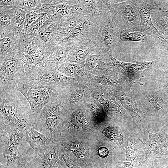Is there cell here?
I'll use <instances>...</instances> for the list:
<instances>
[{"label": "cell", "mask_w": 168, "mask_h": 168, "mask_svg": "<svg viewBox=\"0 0 168 168\" xmlns=\"http://www.w3.org/2000/svg\"><path fill=\"white\" fill-rule=\"evenodd\" d=\"M30 110L28 101L17 90L0 92V121L5 124L29 131L34 127Z\"/></svg>", "instance_id": "obj_1"}, {"label": "cell", "mask_w": 168, "mask_h": 168, "mask_svg": "<svg viewBox=\"0 0 168 168\" xmlns=\"http://www.w3.org/2000/svg\"><path fill=\"white\" fill-rule=\"evenodd\" d=\"M72 110L68 98L62 92L44 107L34 127L46 137L56 139L58 126L69 117Z\"/></svg>", "instance_id": "obj_2"}, {"label": "cell", "mask_w": 168, "mask_h": 168, "mask_svg": "<svg viewBox=\"0 0 168 168\" xmlns=\"http://www.w3.org/2000/svg\"><path fill=\"white\" fill-rule=\"evenodd\" d=\"M41 83L39 81H32L20 85L17 89L30 104V117L34 126L44 107L62 93L64 86Z\"/></svg>", "instance_id": "obj_3"}, {"label": "cell", "mask_w": 168, "mask_h": 168, "mask_svg": "<svg viewBox=\"0 0 168 168\" xmlns=\"http://www.w3.org/2000/svg\"><path fill=\"white\" fill-rule=\"evenodd\" d=\"M21 53L18 44L0 57V92L17 90L20 85L28 82Z\"/></svg>", "instance_id": "obj_4"}, {"label": "cell", "mask_w": 168, "mask_h": 168, "mask_svg": "<svg viewBox=\"0 0 168 168\" xmlns=\"http://www.w3.org/2000/svg\"><path fill=\"white\" fill-rule=\"evenodd\" d=\"M98 27L93 41L98 49L106 58L112 56L119 44L120 30L110 13L97 23Z\"/></svg>", "instance_id": "obj_5"}, {"label": "cell", "mask_w": 168, "mask_h": 168, "mask_svg": "<svg viewBox=\"0 0 168 168\" xmlns=\"http://www.w3.org/2000/svg\"><path fill=\"white\" fill-rule=\"evenodd\" d=\"M120 30H133L140 22L138 12L132 0H103Z\"/></svg>", "instance_id": "obj_6"}, {"label": "cell", "mask_w": 168, "mask_h": 168, "mask_svg": "<svg viewBox=\"0 0 168 168\" xmlns=\"http://www.w3.org/2000/svg\"><path fill=\"white\" fill-rule=\"evenodd\" d=\"M66 2L42 4L40 10L41 13L46 14L52 23H59L77 17H86L85 7L81 0L75 5H68Z\"/></svg>", "instance_id": "obj_7"}, {"label": "cell", "mask_w": 168, "mask_h": 168, "mask_svg": "<svg viewBox=\"0 0 168 168\" xmlns=\"http://www.w3.org/2000/svg\"><path fill=\"white\" fill-rule=\"evenodd\" d=\"M147 130L149 135L147 143L140 140L144 149L142 161L147 162L155 158L168 157V127H163L156 133Z\"/></svg>", "instance_id": "obj_8"}, {"label": "cell", "mask_w": 168, "mask_h": 168, "mask_svg": "<svg viewBox=\"0 0 168 168\" xmlns=\"http://www.w3.org/2000/svg\"><path fill=\"white\" fill-rule=\"evenodd\" d=\"M0 152L18 154L20 147L25 139V129L12 127L0 121Z\"/></svg>", "instance_id": "obj_9"}, {"label": "cell", "mask_w": 168, "mask_h": 168, "mask_svg": "<svg viewBox=\"0 0 168 168\" xmlns=\"http://www.w3.org/2000/svg\"><path fill=\"white\" fill-rule=\"evenodd\" d=\"M91 122H92L91 115L84 102L73 108L69 117L59 124L57 135L58 137L66 134L73 129L85 128Z\"/></svg>", "instance_id": "obj_10"}, {"label": "cell", "mask_w": 168, "mask_h": 168, "mask_svg": "<svg viewBox=\"0 0 168 168\" xmlns=\"http://www.w3.org/2000/svg\"><path fill=\"white\" fill-rule=\"evenodd\" d=\"M132 1L137 8L140 18L139 26L132 30L142 32L158 39L161 38H164L154 26L150 15L152 10L158 8V4H148L140 0H132Z\"/></svg>", "instance_id": "obj_11"}, {"label": "cell", "mask_w": 168, "mask_h": 168, "mask_svg": "<svg viewBox=\"0 0 168 168\" xmlns=\"http://www.w3.org/2000/svg\"><path fill=\"white\" fill-rule=\"evenodd\" d=\"M98 27L93 18L86 16L85 20L78 25L71 33L59 42L69 47L73 44L86 40L92 41Z\"/></svg>", "instance_id": "obj_12"}, {"label": "cell", "mask_w": 168, "mask_h": 168, "mask_svg": "<svg viewBox=\"0 0 168 168\" xmlns=\"http://www.w3.org/2000/svg\"><path fill=\"white\" fill-rule=\"evenodd\" d=\"M94 83L74 81L64 86L63 92L73 108L91 96Z\"/></svg>", "instance_id": "obj_13"}, {"label": "cell", "mask_w": 168, "mask_h": 168, "mask_svg": "<svg viewBox=\"0 0 168 168\" xmlns=\"http://www.w3.org/2000/svg\"><path fill=\"white\" fill-rule=\"evenodd\" d=\"M26 141L35 154L41 156L58 143L52 137L48 138L36 130L34 127L29 131L25 129Z\"/></svg>", "instance_id": "obj_14"}, {"label": "cell", "mask_w": 168, "mask_h": 168, "mask_svg": "<svg viewBox=\"0 0 168 168\" xmlns=\"http://www.w3.org/2000/svg\"><path fill=\"white\" fill-rule=\"evenodd\" d=\"M83 65L89 72L96 76L110 75L117 72L99 50L89 55Z\"/></svg>", "instance_id": "obj_15"}, {"label": "cell", "mask_w": 168, "mask_h": 168, "mask_svg": "<svg viewBox=\"0 0 168 168\" xmlns=\"http://www.w3.org/2000/svg\"><path fill=\"white\" fill-rule=\"evenodd\" d=\"M39 156L25 139L20 147L16 162L9 166L0 163V168H39Z\"/></svg>", "instance_id": "obj_16"}, {"label": "cell", "mask_w": 168, "mask_h": 168, "mask_svg": "<svg viewBox=\"0 0 168 168\" xmlns=\"http://www.w3.org/2000/svg\"><path fill=\"white\" fill-rule=\"evenodd\" d=\"M98 50L92 41L77 42L69 47L67 60L84 65L89 56Z\"/></svg>", "instance_id": "obj_17"}, {"label": "cell", "mask_w": 168, "mask_h": 168, "mask_svg": "<svg viewBox=\"0 0 168 168\" xmlns=\"http://www.w3.org/2000/svg\"><path fill=\"white\" fill-rule=\"evenodd\" d=\"M22 33L11 24L0 26V57L22 41Z\"/></svg>", "instance_id": "obj_18"}, {"label": "cell", "mask_w": 168, "mask_h": 168, "mask_svg": "<svg viewBox=\"0 0 168 168\" xmlns=\"http://www.w3.org/2000/svg\"><path fill=\"white\" fill-rule=\"evenodd\" d=\"M57 70L67 77L80 81L95 83L96 76L89 72L83 65L78 63L67 60Z\"/></svg>", "instance_id": "obj_19"}, {"label": "cell", "mask_w": 168, "mask_h": 168, "mask_svg": "<svg viewBox=\"0 0 168 168\" xmlns=\"http://www.w3.org/2000/svg\"><path fill=\"white\" fill-rule=\"evenodd\" d=\"M58 143L61 147L67 149L75 156L77 163L80 166L86 167L91 164L89 151L83 143L68 139L60 140Z\"/></svg>", "instance_id": "obj_20"}, {"label": "cell", "mask_w": 168, "mask_h": 168, "mask_svg": "<svg viewBox=\"0 0 168 168\" xmlns=\"http://www.w3.org/2000/svg\"><path fill=\"white\" fill-rule=\"evenodd\" d=\"M58 24L52 23L32 39L36 46L44 54L58 43L56 36Z\"/></svg>", "instance_id": "obj_21"}, {"label": "cell", "mask_w": 168, "mask_h": 168, "mask_svg": "<svg viewBox=\"0 0 168 168\" xmlns=\"http://www.w3.org/2000/svg\"><path fill=\"white\" fill-rule=\"evenodd\" d=\"M69 48L68 45L59 42L44 54L51 69L57 70L67 60Z\"/></svg>", "instance_id": "obj_22"}, {"label": "cell", "mask_w": 168, "mask_h": 168, "mask_svg": "<svg viewBox=\"0 0 168 168\" xmlns=\"http://www.w3.org/2000/svg\"><path fill=\"white\" fill-rule=\"evenodd\" d=\"M113 95L131 114L135 123L141 130L144 129V119L142 112L135 102L122 92L112 90Z\"/></svg>", "instance_id": "obj_23"}, {"label": "cell", "mask_w": 168, "mask_h": 168, "mask_svg": "<svg viewBox=\"0 0 168 168\" xmlns=\"http://www.w3.org/2000/svg\"><path fill=\"white\" fill-rule=\"evenodd\" d=\"M60 148V146L57 144L42 156H39V168H66L64 163L59 158Z\"/></svg>", "instance_id": "obj_24"}, {"label": "cell", "mask_w": 168, "mask_h": 168, "mask_svg": "<svg viewBox=\"0 0 168 168\" xmlns=\"http://www.w3.org/2000/svg\"><path fill=\"white\" fill-rule=\"evenodd\" d=\"M85 7L86 16L96 20L97 23L110 12L103 0H81Z\"/></svg>", "instance_id": "obj_25"}, {"label": "cell", "mask_w": 168, "mask_h": 168, "mask_svg": "<svg viewBox=\"0 0 168 168\" xmlns=\"http://www.w3.org/2000/svg\"><path fill=\"white\" fill-rule=\"evenodd\" d=\"M77 79L66 76L57 70L49 69L38 76L35 80L49 84L65 86ZM34 80V81H35Z\"/></svg>", "instance_id": "obj_26"}, {"label": "cell", "mask_w": 168, "mask_h": 168, "mask_svg": "<svg viewBox=\"0 0 168 168\" xmlns=\"http://www.w3.org/2000/svg\"><path fill=\"white\" fill-rule=\"evenodd\" d=\"M84 102L90 112L94 124L101 125L107 121V114L102 105L98 101L91 96Z\"/></svg>", "instance_id": "obj_27"}, {"label": "cell", "mask_w": 168, "mask_h": 168, "mask_svg": "<svg viewBox=\"0 0 168 168\" xmlns=\"http://www.w3.org/2000/svg\"><path fill=\"white\" fill-rule=\"evenodd\" d=\"M52 23L48 16L44 13L28 27L24 28L22 33L26 39H32Z\"/></svg>", "instance_id": "obj_28"}, {"label": "cell", "mask_w": 168, "mask_h": 168, "mask_svg": "<svg viewBox=\"0 0 168 168\" xmlns=\"http://www.w3.org/2000/svg\"><path fill=\"white\" fill-rule=\"evenodd\" d=\"M119 39L124 41L144 42L147 41V37L146 34L130 29H125L121 30L119 34Z\"/></svg>", "instance_id": "obj_29"}, {"label": "cell", "mask_w": 168, "mask_h": 168, "mask_svg": "<svg viewBox=\"0 0 168 168\" xmlns=\"http://www.w3.org/2000/svg\"><path fill=\"white\" fill-rule=\"evenodd\" d=\"M103 134L106 139L116 144L119 147H123V138L122 135L115 128L111 126L104 128Z\"/></svg>", "instance_id": "obj_30"}, {"label": "cell", "mask_w": 168, "mask_h": 168, "mask_svg": "<svg viewBox=\"0 0 168 168\" xmlns=\"http://www.w3.org/2000/svg\"><path fill=\"white\" fill-rule=\"evenodd\" d=\"M165 98L159 95H151L148 101L156 111L160 113L165 112L167 110L168 104Z\"/></svg>", "instance_id": "obj_31"}, {"label": "cell", "mask_w": 168, "mask_h": 168, "mask_svg": "<svg viewBox=\"0 0 168 168\" xmlns=\"http://www.w3.org/2000/svg\"><path fill=\"white\" fill-rule=\"evenodd\" d=\"M16 7L19 8L26 12L40 8L42 6L41 0H15Z\"/></svg>", "instance_id": "obj_32"}, {"label": "cell", "mask_w": 168, "mask_h": 168, "mask_svg": "<svg viewBox=\"0 0 168 168\" xmlns=\"http://www.w3.org/2000/svg\"><path fill=\"white\" fill-rule=\"evenodd\" d=\"M26 15L25 11L16 7L11 24L20 32H22L24 28Z\"/></svg>", "instance_id": "obj_33"}, {"label": "cell", "mask_w": 168, "mask_h": 168, "mask_svg": "<svg viewBox=\"0 0 168 168\" xmlns=\"http://www.w3.org/2000/svg\"><path fill=\"white\" fill-rule=\"evenodd\" d=\"M154 26L164 38L168 40V19L159 13L153 19Z\"/></svg>", "instance_id": "obj_34"}, {"label": "cell", "mask_w": 168, "mask_h": 168, "mask_svg": "<svg viewBox=\"0 0 168 168\" xmlns=\"http://www.w3.org/2000/svg\"><path fill=\"white\" fill-rule=\"evenodd\" d=\"M16 8V7L10 8L0 7V26H6L11 24Z\"/></svg>", "instance_id": "obj_35"}, {"label": "cell", "mask_w": 168, "mask_h": 168, "mask_svg": "<svg viewBox=\"0 0 168 168\" xmlns=\"http://www.w3.org/2000/svg\"><path fill=\"white\" fill-rule=\"evenodd\" d=\"M59 153L63 159L67 168H81L73 158L69 157L66 154L64 148L61 147Z\"/></svg>", "instance_id": "obj_36"}, {"label": "cell", "mask_w": 168, "mask_h": 168, "mask_svg": "<svg viewBox=\"0 0 168 168\" xmlns=\"http://www.w3.org/2000/svg\"><path fill=\"white\" fill-rule=\"evenodd\" d=\"M40 9L26 12L24 28L28 27L44 13H41Z\"/></svg>", "instance_id": "obj_37"}, {"label": "cell", "mask_w": 168, "mask_h": 168, "mask_svg": "<svg viewBox=\"0 0 168 168\" xmlns=\"http://www.w3.org/2000/svg\"><path fill=\"white\" fill-rule=\"evenodd\" d=\"M114 168H138L132 162L121 161L118 162Z\"/></svg>", "instance_id": "obj_38"}, {"label": "cell", "mask_w": 168, "mask_h": 168, "mask_svg": "<svg viewBox=\"0 0 168 168\" xmlns=\"http://www.w3.org/2000/svg\"><path fill=\"white\" fill-rule=\"evenodd\" d=\"M159 5V13L168 19V5L160 3Z\"/></svg>", "instance_id": "obj_39"}, {"label": "cell", "mask_w": 168, "mask_h": 168, "mask_svg": "<svg viewBox=\"0 0 168 168\" xmlns=\"http://www.w3.org/2000/svg\"><path fill=\"white\" fill-rule=\"evenodd\" d=\"M15 0L0 1V7L7 8H13L16 7L15 4Z\"/></svg>", "instance_id": "obj_40"}, {"label": "cell", "mask_w": 168, "mask_h": 168, "mask_svg": "<svg viewBox=\"0 0 168 168\" xmlns=\"http://www.w3.org/2000/svg\"><path fill=\"white\" fill-rule=\"evenodd\" d=\"M109 154V150L105 147H101L99 148L98 150L99 156L103 158H105L108 156Z\"/></svg>", "instance_id": "obj_41"}, {"label": "cell", "mask_w": 168, "mask_h": 168, "mask_svg": "<svg viewBox=\"0 0 168 168\" xmlns=\"http://www.w3.org/2000/svg\"><path fill=\"white\" fill-rule=\"evenodd\" d=\"M67 0H41L42 4H60L66 3Z\"/></svg>", "instance_id": "obj_42"}, {"label": "cell", "mask_w": 168, "mask_h": 168, "mask_svg": "<svg viewBox=\"0 0 168 168\" xmlns=\"http://www.w3.org/2000/svg\"><path fill=\"white\" fill-rule=\"evenodd\" d=\"M159 40H160L163 46L168 53V40L164 38H161Z\"/></svg>", "instance_id": "obj_43"}, {"label": "cell", "mask_w": 168, "mask_h": 168, "mask_svg": "<svg viewBox=\"0 0 168 168\" xmlns=\"http://www.w3.org/2000/svg\"><path fill=\"white\" fill-rule=\"evenodd\" d=\"M163 89L165 93L168 96V83H166L163 85Z\"/></svg>", "instance_id": "obj_44"}, {"label": "cell", "mask_w": 168, "mask_h": 168, "mask_svg": "<svg viewBox=\"0 0 168 168\" xmlns=\"http://www.w3.org/2000/svg\"><path fill=\"white\" fill-rule=\"evenodd\" d=\"M148 168H155L153 165V163L152 164L151 162H150L148 166ZM164 168H168V165L166 167Z\"/></svg>", "instance_id": "obj_45"}, {"label": "cell", "mask_w": 168, "mask_h": 168, "mask_svg": "<svg viewBox=\"0 0 168 168\" xmlns=\"http://www.w3.org/2000/svg\"><path fill=\"white\" fill-rule=\"evenodd\" d=\"M140 168H146L145 167V166H142Z\"/></svg>", "instance_id": "obj_46"}, {"label": "cell", "mask_w": 168, "mask_h": 168, "mask_svg": "<svg viewBox=\"0 0 168 168\" xmlns=\"http://www.w3.org/2000/svg\"><path fill=\"white\" fill-rule=\"evenodd\" d=\"M67 168V167H66V168Z\"/></svg>", "instance_id": "obj_47"}]
</instances>
